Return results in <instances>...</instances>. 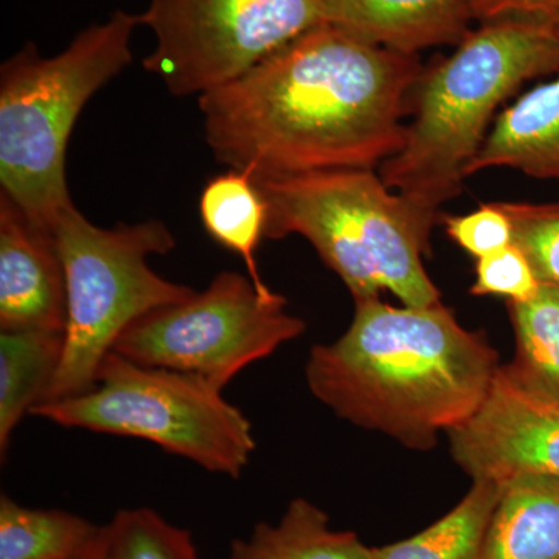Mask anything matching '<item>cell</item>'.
<instances>
[{
    "label": "cell",
    "instance_id": "6da1fadb",
    "mask_svg": "<svg viewBox=\"0 0 559 559\" xmlns=\"http://www.w3.org/2000/svg\"><path fill=\"white\" fill-rule=\"evenodd\" d=\"M418 55L320 24L198 97L219 164L253 178L373 170L406 142Z\"/></svg>",
    "mask_w": 559,
    "mask_h": 559
},
{
    "label": "cell",
    "instance_id": "7a4b0ae2",
    "mask_svg": "<svg viewBox=\"0 0 559 559\" xmlns=\"http://www.w3.org/2000/svg\"><path fill=\"white\" fill-rule=\"evenodd\" d=\"M499 367L496 349L441 301L392 307L370 297L355 300L340 340L312 347L305 378L337 417L426 451L479 409Z\"/></svg>",
    "mask_w": 559,
    "mask_h": 559
},
{
    "label": "cell",
    "instance_id": "3957f363",
    "mask_svg": "<svg viewBox=\"0 0 559 559\" xmlns=\"http://www.w3.org/2000/svg\"><path fill=\"white\" fill-rule=\"evenodd\" d=\"M559 72V28L521 14L480 22L412 87L406 142L380 165L389 189L433 210L457 197L503 102Z\"/></svg>",
    "mask_w": 559,
    "mask_h": 559
},
{
    "label": "cell",
    "instance_id": "277c9868",
    "mask_svg": "<svg viewBox=\"0 0 559 559\" xmlns=\"http://www.w3.org/2000/svg\"><path fill=\"white\" fill-rule=\"evenodd\" d=\"M253 179L267 205L266 238L304 237L353 299L389 290L406 307L440 304L423 264L439 210L393 193L373 170Z\"/></svg>",
    "mask_w": 559,
    "mask_h": 559
},
{
    "label": "cell",
    "instance_id": "5b68a950",
    "mask_svg": "<svg viewBox=\"0 0 559 559\" xmlns=\"http://www.w3.org/2000/svg\"><path fill=\"white\" fill-rule=\"evenodd\" d=\"M140 14L114 11L55 57L33 43L0 69V187L39 229L73 205L66 153L86 103L132 62Z\"/></svg>",
    "mask_w": 559,
    "mask_h": 559
},
{
    "label": "cell",
    "instance_id": "8992f818",
    "mask_svg": "<svg viewBox=\"0 0 559 559\" xmlns=\"http://www.w3.org/2000/svg\"><path fill=\"white\" fill-rule=\"evenodd\" d=\"M50 234L64 270L68 323L60 369L40 404L86 393L131 323L197 293L150 266V257L176 248L175 235L164 221L103 229L70 205Z\"/></svg>",
    "mask_w": 559,
    "mask_h": 559
},
{
    "label": "cell",
    "instance_id": "52a82bcc",
    "mask_svg": "<svg viewBox=\"0 0 559 559\" xmlns=\"http://www.w3.org/2000/svg\"><path fill=\"white\" fill-rule=\"evenodd\" d=\"M31 415L62 428L146 440L231 479L242 476L257 450L249 418L224 399L223 389L116 352L103 360L94 388L39 404Z\"/></svg>",
    "mask_w": 559,
    "mask_h": 559
},
{
    "label": "cell",
    "instance_id": "ba28073f",
    "mask_svg": "<svg viewBox=\"0 0 559 559\" xmlns=\"http://www.w3.org/2000/svg\"><path fill=\"white\" fill-rule=\"evenodd\" d=\"M307 323L285 297L249 275L219 272L201 293L131 323L112 352L143 364L198 374L223 389L252 364L297 340Z\"/></svg>",
    "mask_w": 559,
    "mask_h": 559
},
{
    "label": "cell",
    "instance_id": "9c48e42d",
    "mask_svg": "<svg viewBox=\"0 0 559 559\" xmlns=\"http://www.w3.org/2000/svg\"><path fill=\"white\" fill-rule=\"evenodd\" d=\"M142 66L178 97L216 90L323 24V0H150Z\"/></svg>",
    "mask_w": 559,
    "mask_h": 559
},
{
    "label": "cell",
    "instance_id": "30bf717a",
    "mask_svg": "<svg viewBox=\"0 0 559 559\" xmlns=\"http://www.w3.org/2000/svg\"><path fill=\"white\" fill-rule=\"evenodd\" d=\"M451 454L473 480L524 474L559 479V401L499 367L479 409L448 432Z\"/></svg>",
    "mask_w": 559,
    "mask_h": 559
},
{
    "label": "cell",
    "instance_id": "8fae6325",
    "mask_svg": "<svg viewBox=\"0 0 559 559\" xmlns=\"http://www.w3.org/2000/svg\"><path fill=\"white\" fill-rule=\"evenodd\" d=\"M68 290L50 231L0 197V330L64 333Z\"/></svg>",
    "mask_w": 559,
    "mask_h": 559
},
{
    "label": "cell",
    "instance_id": "7c38bea8",
    "mask_svg": "<svg viewBox=\"0 0 559 559\" xmlns=\"http://www.w3.org/2000/svg\"><path fill=\"white\" fill-rule=\"evenodd\" d=\"M473 21L469 0H323V24L404 55L457 47Z\"/></svg>",
    "mask_w": 559,
    "mask_h": 559
},
{
    "label": "cell",
    "instance_id": "4fadbf2b",
    "mask_svg": "<svg viewBox=\"0 0 559 559\" xmlns=\"http://www.w3.org/2000/svg\"><path fill=\"white\" fill-rule=\"evenodd\" d=\"M496 167L559 180V72L496 117L468 176Z\"/></svg>",
    "mask_w": 559,
    "mask_h": 559
},
{
    "label": "cell",
    "instance_id": "5bb4252c",
    "mask_svg": "<svg viewBox=\"0 0 559 559\" xmlns=\"http://www.w3.org/2000/svg\"><path fill=\"white\" fill-rule=\"evenodd\" d=\"M479 559H559V479L524 474L503 481Z\"/></svg>",
    "mask_w": 559,
    "mask_h": 559
},
{
    "label": "cell",
    "instance_id": "9a60e30c",
    "mask_svg": "<svg viewBox=\"0 0 559 559\" xmlns=\"http://www.w3.org/2000/svg\"><path fill=\"white\" fill-rule=\"evenodd\" d=\"M64 353V333L0 331V457L5 462L14 430L49 392Z\"/></svg>",
    "mask_w": 559,
    "mask_h": 559
},
{
    "label": "cell",
    "instance_id": "2e32d148",
    "mask_svg": "<svg viewBox=\"0 0 559 559\" xmlns=\"http://www.w3.org/2000/svg\"><path fill=\"white\" fill-rule=\"evenodd\" d=\"M230 559H374L358 535L330 527L325 511L307 499H294L277 524L253 527L248 539H235Z\"/></svg>",
    "mask_w": 559,
    "mask_h": 559
},
{
    "label": "cell",
    "instance_id": "e0dca14e",
    "mask_svg": "<svg viewBox=\"0 0 559 559\" xmlns=\"http://www.w3.org/2000/svg\"><path fill=\"white\" fill-rule=\"evenodd\" d=\"M202 226L221 248L240 257L257 288L272 290L261 278L257 250L266 238L267 205L249 173L231 170L205 183L200 198Z\"/></svg>",
    "mask_w": 559,
    "mask_h": 559
},
{
    "label": "cell",
    "instance_id": "ac0fdd59",
    "mask_svg": "<svg viewBox=\"0 0 559 559\" xmlns=\"http://www.w3.org/2000/svg\"><path fill=\"white\" fill-rule=\"evenodd\" d=\"M502 489V481L473 480L447 516L409 539L373 549L374 559H479Z\"/></svg>",
    "mask_w": 559,
    "mask_h": 559
},
{
    "label": "cell",
    "instance_id": "d6986e66",
    "mask_svg": "<svg viewBox=\"0 0 559 559\" xmlns=\"http://www.w3.org/2000/svg\"><path fill=\"white\" fill-rule=\"evenodd\" d=\"M102 528L69 511L28 509L0 498V559H73Z\"/></svg>",
    "mask_w": 559,
    "mask_h": 559
},
{
    "label": "cell",
    "instance_id": "ffe728a7",
    "mask_svg": "<svg viewBox=\"0 0 559 559\" xmlns=\"http://www.w3.org/2000/svg\"><path fill=\"white\" fill-rule=\"evenodd\" d=\"M516 358L509 369L525 385L559 401V288L540 283L538 294L509 301Z\"/></svg>",
    "mask_w": 559,
    "mask_h": 559
},
{
    "label": "cell",
    "instance_id": "44dd1931",
    "mask_svg": "<svg viewBox=\"0 0 559 559\" xmlns=\"http://www.w3.org/2000/svg\"><path fill=\"white\" fill-rule=\"evenodd\" d=\"M103 559H201L187 530L151 509L117 511L105 525Z\"/></svg>",
    "mask_w": 559,
    "mask_h": 559
},
{
    "label": "cell",
    "instance_id": "7402d4cb",
    "mask_svg": "<svg viewBox=\"0 0 559 559\" xmlns=\"http://www.w3.org/2000/svg\"><path fill=\"white\" fill-rule=\"evenodd\" d=\"M496 204L509 216L513 242L525 253L539 282L559 288V204Z\"/></svg>",
    "mask_w": 559,
    "mask_h": 559
},
{
    "label": "cell",
    "instance_id": "603a6c76",
    "mask_svg": "<svg viewBox=\"0 0 559 559\" xmlns=\"http://www.w3.org/2000/svg\"><path fill=\"white\" fill-rule=\"evenodd\" d=\"M540 282L525 253L516 245L477 260L473 296H500L525 301L538 294Z\"/></svg>",
    "mask_w": 559,
    "mask_h": 559
},
{
    "label": "cell",
    "instance_id": "cb8c5ba5",
    "mask_svg": "<svg viewBox=\"0 0 559 559\" xmlns=\"http://www.w3.org/2000/svg\"><path fill=\"white\" fill-rule=\"evenodd\" d=\"M448 235L477 260L513 245V229L509 216L496 202L481 205L465 216L444 218Z\"/></svg>",
    "mask_w": 559,
    "mask_h": 559
},
{
    "label": "cell",
    "instance_id": "d4e9b609",
    "mask_svg": "<svg viewBox=\"0 0 559 559\" xmlns=\"http://www.w3.org/2000/svg\"><path fill=\"white\" fill-rule=\"evenodd\" d=\"M506 14L536 17L559 28V0H506Z\"/></svg>",
    "mask_w": 559,
    "mask_h": 559
},
{
    "label": "cell",
    "instance_id": "484cf974",
    "mask_svg": "<svg viewBox=\"0 0 559 559\" xmlns=\"http://www.w3.org/2000/svg\"><path fill=\"white\" fill-rule=\"evenodd\" d=\"M476 20L484 22L506 14V0H469Z\"/></svg>",
    "mask_w": 559,
    "mask_h": 559
},
{
    "label": "cell",
    "instance_id": "4316f807",
    "mask_svg": "<svg viewBox=\"0 0 559 559\" xmlns=\"http://www.w3.org/2000/svg\"><path fill=\"white\" fill-rule=\"evenodd\" d=\"M103 550H105V525H103L102 533L98 538L87 547L83 554L73 559H103Z\"/></svg>",
    "mask_w": 559,
    "mask_h": 559
}]
</instances>
